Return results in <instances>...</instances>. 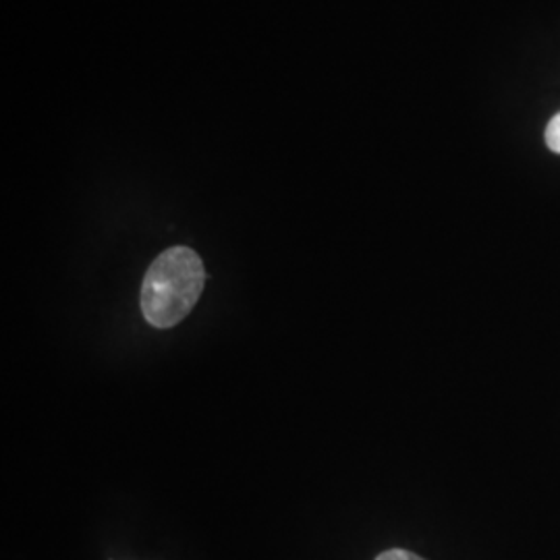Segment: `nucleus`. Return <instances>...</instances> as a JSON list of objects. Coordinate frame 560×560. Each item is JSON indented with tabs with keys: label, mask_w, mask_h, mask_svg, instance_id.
Masks as SVG:
<instances>
[{
	"label": "nucleus",
	"mask_w": 560,
	"mask_h": 560,
	"mask_svg": "<svg viewBox=\"0 0 560 560\" xmlns=\"http://www.w3.org/2000/svg\"><path fill=\"white\" fill-rule=\"evenodd\" d=\"M376 560H423L418 555L409 552V550H400V548H393V550H386L382 552L381 557Z\"/></svg>",
	"instance_id": "nucleus-3"
},
{
	"label": "nucleus",
	"mask_w": 560,
	"mask_h": 560,
	"mask_svg": "<svg viewBox=\"0 0 560 560\" xmlns=\"http://www.w3.org/2000/svg\"><path fill=\"white\" fill-rule=\"evenodd\" d=\"M546 143H548V148L552 152L560 154V113L555 115L550 122H548V127H546Z\"/></svg>",
	"instance_id": "nucleus-2"
},
{
	"label": "nucleus",
	"mask_w": 560,
	"mask_h": 560,
	"mask_svg": "<svg viewBox=\"0 0 560 560\" xmlns=\"http://www.w3.org/2000/svg\"><path fill=\"white\" fill-rule=\"evenodd\" d=\"M206 268L191 247H168L150 264L141 280L140 307L154 328H173L185 320L206 287Z\"/></svg>",
	"instance_id": "nucleus-1"
}]
</instances>
